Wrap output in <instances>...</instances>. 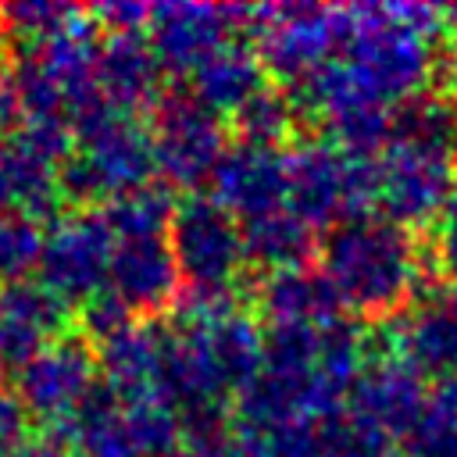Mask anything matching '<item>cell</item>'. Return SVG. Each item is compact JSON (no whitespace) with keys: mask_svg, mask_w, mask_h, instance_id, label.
Listing matches in <instances>:
<instances>
[]
</instances>
